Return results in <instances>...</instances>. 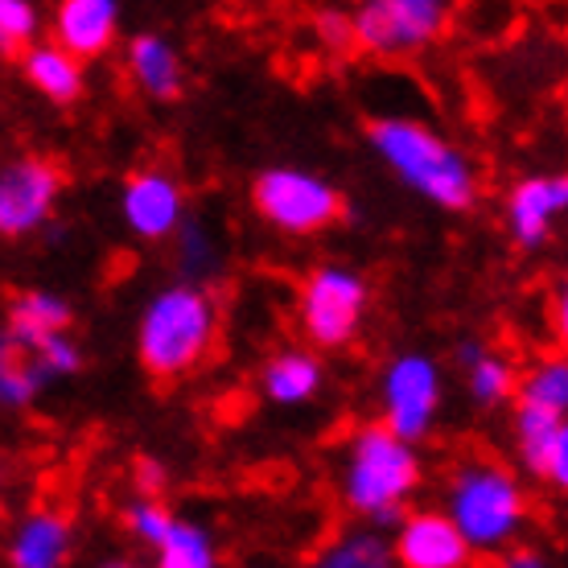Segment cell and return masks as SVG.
Masks as SVG:
<instances>
[{"label": "cell", "mask_w": 568, "mask_h": 568, "mask_svg": "<svg viewBox=\"0 0 568 568\" xmlns=\"http://www.w3.org/2000/svg\"><path fill=\"white\" fill-rule=\"evenodd\" d=\"M367 141L387 170L433 206L469 211L478 199V173L469 165V156L425 124L404 115H384L367 124Z\"/></svg>", "instance_id": "obj_1"}, {"label": "cell", "mask_w": 568, "mask_h": 568, "mask_svg": "<svg viewBox=\"0 0 568 568\" xmlns=\"http://www.w3.org/2000/svg\"><path fill=\"white\" fill-rule=\"evenodd\" d=\"M219 310L199 284H170L149 297L136 326V355L153 379H178L211 355Z\"/></svg>", "instance_id": "obj_2"}, {"label": "cell", "mask_w": 568, "mask_h": 568, "mask_svg": "<svg viewBox=\"0 0 568 568\" xmlns=\"http://www.w3.org/2000/svg\"><path fill=\"white\" fill-rule=\"evenodd\" d=\"M445 519L469 552H498L519 540L527 524V495L511 469L495 462H466L445 490Z\"/></svg>", "instance_id": "obj_3"}, {"label": "cell", "mask_w": 568, "mask_h": 568, "mask_svg": "<svg viewBox=\"0 0 568 568\" xmlns=\"http://www.w3.org/2000/svg\"><path fill=\"white\" fill-rule=\"evenodd\" d=\"M420 486V457L384 425H363L346 445L342 503L363 519H396Z\"/></svg>", "instance_id": "obj_4"}, {"label": "cell", "mask_w": 568, "mask_h": 568, "mask_svg": "<svg viewBox=\"0 0 568 568\" xmlns=\"http://www.w3.org/2000/svg\"><path fill=\"white\" fill-rule=\"evenodd\" d=\"M346 26L351 45L363 54L399 58L437 42L449 29V9L437 0H371L355 17H346Z\"/></svg>", "instance_id": "obj_5"}, {"label": "cell", "mask_w": 568, "mask_h": 568, "mask_svg": "<svg viewBox=\"0 0 568 568\" xmlns=\"http://www.w3.org/2000/svg\"><path fill=\"white\" fill-rule=\"evenodd\" d=\"M252 202L264 214V223H272L284 235H313L326 231L329 223H338L342 214V194L326 178L305 170H268L260 173L252 185Z\"/></svg>", "instance_id": "obj_6"}, {"label": "cell", "mask_w": 568, "mask_h": 568, "mask_svg": "<svg viewBox=\"0 0 568 568\" xmlns=\"http://www.w3.org/2000/svg\"><path fill=\"white\" fill-rule=\"evenodd\" d=\"M301 329L313 346L338 351L355 338L367 313V281L351 268L326 264L301 284Z\"/></svg>", "instance_id": "obj_7"}, {"label": "cell", "mask_w": 568, "mask_h": 568, "mask_svg": "<svg viewBox=\"0 0 568 568\" xmlns=\"http://www.w3.org/2000/svg\"><path fill=\"white\" fill-rule=\"evenodd\" d=\"M62 170L50 156H17L0 165V240H26L42 231L62 199Z\"/></svg>", "instance_id": "obj_8"}, {"label": "cell", "mask_w": 568, "mask_h": 568, "mask_svg": "<svg viewBox=\"0 0 568 568\" xmlns=\"http://www.w3.org/2000/svg\"><path fill=\"white\" fill-rule=\"evenodd\" d=\"M384 420L379 425L399 437L404 445H416L428 437L440 408V367L428 355H399L384 371Z\"/></svg>", "instance_id": "obj_9"}, {"label": "cell", "mask_w": 568, "mask_h": 568, "mask_svg": "<svg viewBox=\"0 0 568 568\" xmlns=\"http://www.w3.org/2000/svg\"><path fill=\"white\" fill-rule=\"evenodd\" d=\"M124 223L132 235L141 240H170L178 235V227L185 223V199L178 178H170L165 170H141L132 173L124 185Z\"/></svg>", "instance_id": "obj_10"}, {"label": "cell", "mask_w": 568, "mask_h": 568, "mask_svg": "<svg viewBox=\"0 0 568 568\" xmlns=\"http://www.w3.org/2000/svg\"><path fill=\"white\" fill-rule=\"evenodd\" d=\"M392 565L396 568H469V548L457 536V527L440 511H416L404 515L396 527Z\"/></svg>", "instance_id": "obj_11"}, {"label": "cell", "mask_w": 568, "mask_h": 568, "mask_svg": "<svg viewBox=\"0 0 568 568\" xmlns=\"http://www.w3.org/2000/svg\"><path fill=\"white\" fill-rule=\"evenodd\" d=\"M568 206V182L560 173L552 178H524L507 194V231L524 252H536L548 243L556 219Z\"/></svg>", "instance_id": "obj_12"}, {"label": "cell", "mask_w": 568, "mask_h": 568, "mask_svg": "<svg viewBox=\"0 0 568 568\" xmlns=\"http://www.w3.org/2000/svg\"><path fill=\"white\" fill-rule=\"evenodd\" d=\"M50 26H54L58 50L83 62V58H100L112 50L120 9H115V0H62Z\"/></svg>", "instance_id": "obj_13"}, {"label": "cell", "mask_w": 568, "mask_h": 568, "mask_svg": "<svg viewBox=\"0 0 568 568\" xmlns=\"http://www.w3.org/2000/svg\"><path fill=\"white\" fill-rule=\"evenodd\" d=\"M515 437H519V457H524V466L531 469L540 483H552L556 490H565L568 486V425H565V416L515 408Z\"/></svg>", "instance_id": "obj_14"}, {"label": "cell", "mask_w": 568, "mask_h": 568, "mask_svg": "<svg viewBox=\"0 0 568 568\" xmlns=\"http://www.w3.org/2000/svg\"><path fill=\"white\" fill-rule=\"evenodd\" d=\"M71 524L58 511H29L9 536V568H67Z\"/></svg>", "instance_id": "obj_15"}, {"label": "cell", "mask_w": 568, "mask_h": 568, "mask_svg": "<svg viewBox=\"0 0 568 568\" xmlns=\"http://www.w3.org/2000/svg\"><path fill=\"white\" fill-rule=\"evenodd\" d=\"M71 322H74L71 305L58 297V293L29 288V293L13 297V305H9V317H4V329H9V334L26 346V351H38L45 338L71 334Z\"/></svg>", "instance_id": "obj_16"}, {"label": "cell", "mask_w": 568, "mask_h": 568, "mask_svg": "<svg viewBox=\"0 0 568 568\" xmlns=\"http://www.w3.org/2000/svg\"><path fill=\"white\" fill-rule=\"evenodd\" d=\"M129 74L153 100H178L182 95V58L161 33H136L129 42Z\"/></svg>", "instance_id": "obj_17"}, {"label": "cell", "mask_w": 568, "mask_h": 568, "mask_svg": "<svg viewBox=\"0 0 568 568\" xmlns=\"http://www.w3.org/2000/svg\"><path fill=\"white\" fill-rule=\"evenodd\" d=\"M326 384V371H322V358L305 355V351H281L264 363V375H260V387L272 404H310Z\"/></svg>", "instance_id": "obj_18"}, {"label": "cell", "mask_w": 568, "mask_h": 568, "mask_svg": "<svg viewBox=\"0 0 568 568\" xmlns=\"http://www.w3.org/2000/svg\"><path fill=\"white\" fill-rule=\"evenodd\" d=\"M26 79L29 87L50 103H74L83 95V62H74L54 42H42L26 50Z\"/></svg>", "instance_id": "obj_19"}, {"label": "cell", "mask_w": 568, "mask_h": 568, "mask_svg": "<svg viewBox=\"0 0 568 568\" xmlns=\"http://www.w3.org/2000/svg\"><path fill=\"white\" fill-rule=\"evenodd\" d=\"M42 371L33 363V351H26L21 342L0 326V413H17L29 408L33 399L42 396Z\"/></svg>", "instance_id": "obj_20"}, {"label": "cell", "mask_w": 568, "mask_h": 568, "mask_svg": "<svg viewBox=\"0 0 568 568\" xmlns=\"http://www.w3.org/2000/svg\"><path fill=\"white\" fill-rule=\"evenodd\" d=\"M515 408H531V413L568 416V363L565 358H544L527 371L519 387H515Z\"/></svg>", "instance_id": "obj_21"}, {"label": "cell", "mask_w": 568, "mask_h": 568, "mask_svg": "<svg viewBox=\"0 0 568 568\" xmlns=\"http://www.w3.org/2000/svg\"><path fill=\"white\" fill-rule=\"evenodd\" d=\"M156 568H219L211 531L190 519H173L156 544Z\"/></svg>", "instance_id": "obj_22"}, {"label": "cell", "mask_w": 568, "mask_h": 568, "mask_svg": "<svg viewBox=\"0 0 568 568\" xmlns=\"http://www.w3.org/2000/svg\"><path fill=\"white\" fill-rule=\"evenodd\" d=\"M310 568H396V565H392V548H387L384 536H375V531H346Z\"/></svg>", "instance_id": "obj_23"}, {"label": "cell", "mask_w": 568, "mask_h": 568, "mask_svg": "<svg viewBox=\"0 0 568 568\" xmlns=\"http://www.w3.org/2000/svg\"><path fill=\"white\" fill-rule=\"evenodd\" d=\"M466 379H469V396L478 399L483 408H495V404L515 399V387H519V375H515L511 363L503 355H490V351H483V355L469 363Z\"/></svg>", "instance_id": "obj_24"}, {"label": "cell", "mask_w": 568, "mask_h": 568, "mask_svg": "<svg viewBox=\"0 0 568 568\" xmlns=\"http://www.w3.org/2000/svg\"><path fill=\"white\" fill-rule=\"evenodd\" d=\"M42 13L29 0H0V54H26L33 50Z\"/></svg>", "instance_id": "obj_25"}, {"label": "cell", "mask_w": 568, "mask_h": 568, "mask_svg": "<svg viewBox=\"0 0 568 568\" xmlns=\"http://www.w3.org/2000/svg\"><path fill=\"white\" fill-rule=\"evenodd\" d=\"M33 363H38L45 384H54V379H71V375L83 371V351H79V342L71 334H58V338H45L33 351Z\"/></svg>", "instance_id": "obj_26"}, {"label": "cell", "mask_w": 568, "mask_h": 568, "mask_svg": "<svg viewBox=\"0 0 568 568\" xmlns=\"http://www.w3.org/2000/svg\"><path fill=\"white\" fill-rule=\"evenodd\" d=\"M173 519H178V515H173L161 498H136V503H129V511H124V524H129V531L141 544H149V548H156V544H161V536L170 531Z\"/></svg>", "instance_id": "obj_27"}, {"label": "cell", "mask_w": 568, "mask_h": 568, "mask_svg": "<svg viewBox=\"0 0 568 568\" xmlns=\"http://www.w3.org/2000/svg\"><path fill=\"white\" fill-rule=\"evenodd\" d=\"M178 235H182V268H185V284H199L206 272L214 268V260H219V252H214V240L211 231L199 227V223H182L178 227Z\"/></svg>", "instance_id": "obj_28"}, {"label": "cell", "mask_w": 568, "mask_h": 568, "mask_svg": "<svg viewBox=\"0 0 568 568\" xmlns=\"http://www.w3.org/2000/svg\"><path fill=\"white\" fill-rule=\"evenodd\" d=\"M317 29L326 33V42H334V45H351V26H346V17L322 13V17H317Z\"/></svg>", "instance_id": "obj_29"}, {"label": "cell", "mask_w": 568, "mask_h": 568, "mask_svg": "<svg viewBox=\"0 0 568 568\" xmlns=\"http://www.w3.org/2000/svg\"><path fill=\"white\" fill-rule=\"evenodd\" d=\"M136 474H141V498H161V486H165V469L156 466V462H141L136 466Z\"/></svg>", "instance_id": "obj_30"}, {"label": "cell", "mask_w": 568, "mask_h": 568, "mask_svg": "<svg viewBox=\"0 0 568 568\" xmlns=\"http://www.w3.org/2000/svg\"><path fill=\"white\" fill-rule=\"evenodd\" d=\"M503 568H552V565H548V556L536 552V548H511V552L503 556Z\"/></svg>", "instance_id": "obj_31"}, {"label": "cell", "mask_w": 568, "mask_h": 568, "mask_svg": "<svg viewBox=\"0 0 568 568\" xmlns=\"http://www.w3.org/2000/svg\"><path fill=\"white\" fill-rule=\"evenodd\" d=\"M103 568H141V565H132V560H108Z\"/></svg>", "instance_id": "obj_32"}]
</instances>
